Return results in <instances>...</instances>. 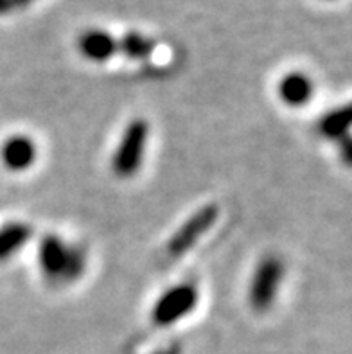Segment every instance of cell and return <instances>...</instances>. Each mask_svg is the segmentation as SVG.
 <instances>
[{
	"label": "cell",
	"mask_w": 352,
	"mask_h": 354,
	"mask_svg": "<svg viewBox=\"0 0 352 354\" xmlns=\"http://www.w3.org/2000/svg\"><path fill=\"white\" fill-rule=\"evenodd\" d=\"M38 265L49 283L71 284L85 274L86 254L83 248L68 245L56 234H47L38 248Z\"/></svg>",
	"instance_id": "1"
},
{
	"label": "cell",
	"mask_w": 352,
	"mask_h": 354,
	"mask_svg": "<svg viewBox=\"0 0 352 354\" xmlns=\"http://www.w3.org/2000/svg\"><path fill=\"white\" fill-rule=\"evenodd\" d=\"M147 137L149 126L144 119H133L126 126L112 158V169L119 178H131L137 175L146 155Z\"/></svg>",
	"instance_id": "2"
},
{
	"label": "cell",
	"mask_w": 352,
	"mask_h": 354,
	"mask_svg": "<svg viewBox=\"0 0 352 354\" xmlns=\"http://www.w3.org/2000/svg\"><path fill=\"white\" fill-rule=\"evenodd\" d=\"M284 279V263L275 256L261 259L248 288L250 306L255 311H268L277 299V292Z\"/></svg>",
	"instance_id": "3"
},
{
	"label": "cell",
	"mask_w": 352,
	"mask_h": 354,
	"mask_svg": "<svg viewBox=\"0 0 352 354\" xmlns=\"http://www.w3.org/2000/svg\"><path fill=\"white\" fill-rule=\"evenodd\" d=\"M218 205H214V203L203 205L200 211L189 216L187 220L183 221L182 227L173 234L169 243H167V254L171 257L185 256L200 241L201 236L214 227V223L218 221Z\"/></svg>",
	"instance_id": "4"
},
{
	"label": "cell",
	"mask_w": 352,
	"mask_h": 354,
	"mask_svg": "<svg viewBox=\"0 0 352 354\" xmlns=\"http://www.w3.org/2000/svg\"><path fill=\"white\" fill-rule=\"evenodd\" d=\"M198 304V290L192 284H178L169 288L164 295L155 302L153 308V322L165 328L173 326L178 320L185 319Z\"/></svg>",
	"instance_id": "5"
},
{
	"label": "cell",
	"mask_w": 352,
	"mask_h": 354,
	"mask_svg": "<svg viewBox=\"0 0 352 354\" xmlns=\"http://www.w3.org/2000/svg\"><path fill=\"white\" fill-rule=\"evenodd\" d=\"M38 157V149L33 139L27 135H11L0 146V160L6 169L13 173H22L35 164Z\"/></svg>",
	"instance_id": "6"
},
{
	"label": "cell",
	"mask_w": 352,
	"mask_h": 354,
	"mask_svg": "<svg viewBox=\"0 0 352 354\" xmlns=\"http://www.w3.org/2000/svg\"><path fill=\"white\" fill-rule=\"evenodd\" d=\"M77 49L83 58L95 63L108 62L119 53L115 38L103 29H89L83 32L77 40Z\"/></svg>",
	"instance_id": "7"
},
{
	"label": "cell",
	"mask_w": 352,
	"mask_h": 354,
	"mask_svg": "<svg viewBox=\"0 0 352 354\" xmlns=\"http://www.w3.org/2000/svg\"><path fill=\"white\" fill-rule=\"evenodd\" d=\"M277 92H279L282 103L288 106L300 108L311 101L315 86L304 72H290L281 80Z\"/></svg>",
	"instance_id": "8"
},
{
	"label": "cell",
	"mask_w": 352,
	"mask_h": 354,
	"mask_svg": "<svg viewBox=\"0 0 352 354\" xmlns=\"http://www.w3.org/2000/svg\"><path fill=\"white\" fill-rule=\"evenodd\" d=\"M33 236L31 225L24 221H11L0 227V263L11 259L20 248L29 243Z\"/></svg>",
	"instance_id": "9"
},
{
	"label": "cell",
	"mask_w": 352,
	"mask_h": 354,
	"mask_svg": "<svg viewBox=\"0 0 352 354\" xmlns=\"http://www.w3.org/2000/svg\"><path fill=\"white\" fill-rule=\"evenodd\" d=\"M352 124V110L349 104L335 108L322 117L318 122V131L322 137L331 140H344L349 137V128Z\"/></svg>",
	"instance_id": "10"
},
{
	"label": "cell",
	"mask_w": 352,
	"mask_h": 354,
	"mask_svg": "<svg viewBox=\"0 0 352 354\" xmlns=\"http://www.w3.org/2000/svg\"><path fill=\"white\" fill-rule=\"evenodd\" d=\"M117 49L129 59H147L155 50V44L140 32H128L117 41Z\"/></svg>",
	"instance_id": "11"
},
{
	"label": "cell",
	"mask_w": 352,
	"mask_h": 354,
	"mask_svg": "<svg viewBox=\"0 0 352 354\" xmlns=\"http://www.w3.org/2000/svg\"><path fill=\"white\" fill-rule=\"evenodd\" d=\"M11 8H13V4H11V0H0V15L8 13V11Z\"/></svg>",
	"instance_id": "12"
},
{
	"label": "cell",
	"mask_w": 352,
	"mask_h": 354,
	"mask_svg": "<svg viewBox=\"0 0 352 354\" xmlns=\"http://www.w3.org/2000/svg\"><path fill=\"white\" fill-rule=\"evenodd\" d=\"M29 2H33V0H11V4L13 6H27Z\"/></svg>",
	"instance_id": "13"
}]
</instances>
